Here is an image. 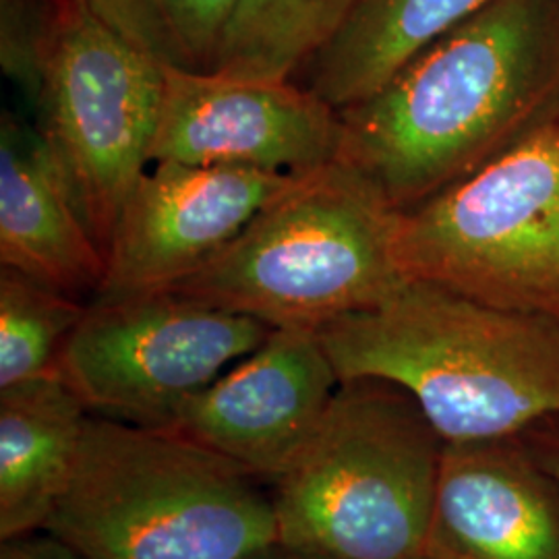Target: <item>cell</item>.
<instances>
[{"mask_svg": "<svg viewBox=\"0 0 559 559\" xmlns=\"http://www.w3.org/2000/svg\"><path fill=\"white\" fill-rule=\"evenodd\" d=\"M340 119L396 210L433 198L559 120V0H489Z\"/></svg>", "mask_w": 559, "mask_h": 559, "instance_id": "1", "label": "cell"}, {"mask_svg": "<svg viewBox=\"0 0 559 559\" xmlns=\"http://www.w3.org/2000/svg\"><path fill=\"white\" fill-rule=\"evenodd\" d=\"M318 336L340 381L399 385L445 443L512 440L559 419V318L406 280Z\"/></svg>", "mask_w": 559, "mask_h": 559, "instance_id": "2", "label": "cell"}, {"mask_svg": "<svg viewBox=\"0 0 559 559\" xmlns=\"http://www.w3.org/2000/svg\"><path fill=\"white\" fill-rule=\"evenodd\" d=\"M44 531L85 559H245L278 543L272 496L235 462L92 415Z\"/></svg>", "mask_w": 559, "mask_h": 559, "instance_id": "3", "label": "cell"}, {"mask_svg": "<svg viewBox=\"0 0 559 559\" xmlns=\"http://www.w3.org/2000/svg\"><path fill=\"white\" fill-rule=\"evenodd\" d=\"M396 210L344 160L299 179L173 293L270 328H305L380 305L406 282Z\"/></svg>", "mask_w": 559, "mask_h": 559, "instance_id": "4", "label": "cell"}, {"mask_svg": "<svg viewBox=\"0 0 559 559\" xmlns=\"http://www.w3.org/2000/svg\"><path fill=\"white\" fill-rule=\"evenodd\" d=\"M443 445L399 385L340 381L318 433L274 480L280 545L302 559H425Z\"/></svg>", "mask_w": 559, "mask_h": 559, "instance_id": "5", "label": "cell"}, {"mask_svg": "<svg viewBox=\"0 0 559 559\" xmlns=\"http://www.w3.org/2000/svg\"><path fill=\"white\" fill-rule=\"evenodd\" d=\"M394 258L406 280L559 318V120L400 212Z\"/></svg>", "mask_w": 559, "mask_h": 559, "instance_id": "6", "label": "cell"}, {"mask_svg": "<svg viewBox=\"0 0 559 559\" xmlns=\"http://www.w3.org/2000/svg\"><path fill=\"white\" fill-rule=\"evenodd\" d=\"M162 92L160 62L104 23L87 0H59L38 129L104 255L152 162Z\"/></svg>", "mask_w": 559, "mask_h": 559, "instance_id": "7", "label": "cell"}, {"mask_svg": "<svg viewBox=\"0 0 559 559\" xmlns=\"http://www.w3.org/2000/svg\"><path fill=\"white\" fill-rule=\"evenodd\" d=\"M272 330L173 290L94 299L67 340L57 373L90 413L164 429Z\"/></svg>", "mask_w": 559, "mask_h": 559, "instance_id": "8", "label": "cell"}, {"mask_svg": "<svg viewBox=\"0 0 559 559\" xmlns=\"http://www.w3.org/2000/svg\"><path fill=\"white\" fill-rule=\"evenodd\" d=\"M340 110L290 80L164 67L152 160L305 177L340 160Z\"/></svg>", "mask_w": 559, "mask_h": 559, "instance_id": "9", "label": "cell"}, {"mask_svg": "<svg viewBox=\"0 0 559 559\" xmlns=\"http://www.w3.org/2000/svg\"><path fill=\"white\" fill-rule=\"evenodd\" d=\"M299 179L251 168L158 162L120 212L94 299L173 288L216 258Z\"/></svg>", "mask_w": 559, "mask_h": 559, "instance_id": "10", "label": "cell"}, {"mask_svg": "<svg viewBox=\"0 0 559 559\" xmlns=\"http://www.w3.org/2000/svg\"><path fill=\"white\" fill-rule=\"evenodd\" d=\"M338 385L318 332L274 328L258 350L187 400L164 429L274 483L318 433Z\"/></svg>", "mask_w": 559, "mask_h": 559, "instance_id": "11", "label": "cell"}, {"mask_svg": "<svg viewBox=\"0 0 559 559\" xmlns=\"http://www.w3.org/2000/svg\"><path fill=\"white\" fill-rule=\"evenodd\" d=\"M514 440L443 445L425 559H559V483Z\"/></svg>", "mask_w": 559, "mask_h": 559, "instance_id": "12", "label": "cell"}, {"mask_svg": "<svg viewBox=\"0 0 559 559\" xmlns=\"http://www.w3.org/2000/svg\"><path fill=\"white\" fill-rule=\"evenodd\" d=\"M0 263L75 299L96 297L106 272L40 129L11 112L0 122Z\"/></svg>", "mask_w": 559, "mask_h": 559, "instance_id": "13", "label": "cell"}, {"mask_svg": "<svg viewBox=\"0 0 559 559\" xmlns=\"http://www.w3.org/2000/svg\"><path fill=\"white\" fill-rule=\"evenodd\" d=\"M87 417L59 373L0 390V539L46 526L73 475Z\"/></svg>", "mask_w": 559, "mask_h": 559, "instance_id": "14", "label": "cell"}, {"mask_svg": "<svg viewBox=\"0 0 559 559\" xmlns=\"http://www.w3.org/2000/svg\"><path fill=\"white\" fill-rule=\"evenodd\" d=\"M489 0H359L332 41L302 71L336 110L369 98L400 69Z\"/></svg>", "mask_w": 559, "mask_h": 559, "instance_id": "15", "label": "cell"}, {"mask_svg": "<svg viewBox=\"0 0 559 559\" xmlns=\"http://www.w3.org/2000/svg\"><path fill=\"white\" fill-rule=\"evenodd\" d=\"M359 0H239L218 73L293 80L353 15Z\"/></svg>", "mask_w": 559, "mask_h": 559, "instance_id": "16", "label": "cell"}, {"mask_svg": "<svg viewBox=\"0 0 559 559\" xmlns=\"http://www.w3.org/2000/svg\"><path fill=\"white\" fill-rule=\"evenodd\" d=\"M141 52L180 71H216L239 0H87Z\"/></svg>", "mask_w": 559, "mask_h": 559, "instance_id": "17", "label": "cell"}, {"mask_svg": "<svg viewBox=\"0 0 559 559\" xmlns=\"http://www.w3.org/2000/svg\"><path fill=\"white\" fill-rule=\"evenodd\" d=\"M85 305L15 270L0 272V390L57 373Z\"/></svg>", "mask_w": 559, "mask_h": 559, "instance_id": "18", "label": "cell"}, {"mask_svg": "<svg viewBox=\"0 0 559 559\" xmlns=\"http://www.w3.org/2000/svg\"><path fill=\"white\" fill-rule=\"evenodd\" d=\"M59 0H0V64L38 106L57 36Z\"/></svg>", "mask_w": 559, "mask_h": 559, "instance_id": "19", "label": "cell"}, {"mask_svg": "<svg viewBox=\"0 0 559 559\" xmlns=\"http://www.w3.org/2000/svg\"><path fill=\"white\" fill-rule=\"evenodd\" d=\"M0 559H85L75 547L60 539L55 533L46 535L25 533L17 537L0 539Z\"/></svg>", "mask_w": 559, "mask_h": 559, "instance_id": "20", "label": "cell"}, {"mask_svg": "<svg viewBox=\"0 0 559 559\" xmlns=\"http://www.w3.org/2000/svg\"><path fill=\"white\" fill-rule=\"evenodd\" d=\"M540 425L531 429V433H533L537 443L528 450L533 452V456L537 459L540 466L551 475V479L559 483V431H554V429L540 431Z\"/></svg>", "mask_w": 559, "mask_h": 559, "instance_id": "21", "label": "cell"}, {"mask_svg": "<svg viewBox=\"0 0 559 559\" xmlns=\"http://www.w3.org/2000/svg\"><path fill=\"white\" fill-rule=\"evenodd\" d=\"M245 559H302L297 556V554H293V551H288L286 547H282L280 543H274V545H270V547H265V549H261L258 554H253V556H249V558Z\"/></svg>", "mask_w": 559, "mask_h": 559, "instance_id": "22", "label": "cell"}]
</instances>
